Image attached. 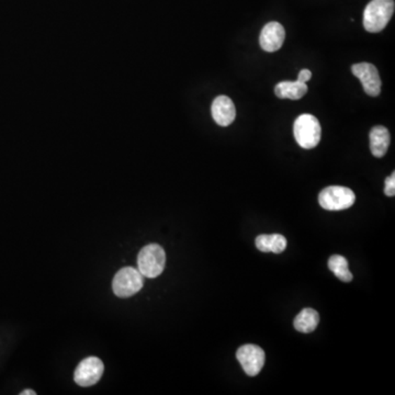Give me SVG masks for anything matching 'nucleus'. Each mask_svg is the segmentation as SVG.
Masks as SVG:
<instances>
[{
	"label": "nucleus",
	"mask_w": 395,
	"mask_h": 395,
	"mask_svg": "<svg viewBox=\"0 0 395 395\" xmlns=\"http://www.w3.org/2000/svg\"><path fill=\"white\" fill-rule=\"evenodd\" d=\"M394 8V0H371L363 11L366 30L371 33L382 31L392 18Z\"/></svg>",
	"instance_id": "1"
},
{
	"label": "nucleus",
	"mask_w": 395,
	"mask_h": 395,
	"mask_svg": "<svg viewBox=\"0 0 395 395\" xmlns=\"http://www.w3.org/2000/svg\"><path fill=\"white\" fill-rule=\"evenodd\" d=\"M295 141L302 149H314L322 138L320 121L312 114H301L293 124Z\"/></svg>",
	"instance_id": "2"
},
{
	"label": "nucleus",
	"mask_w": 395,
	"mask_h": 395,
	"mask_svg": "<svg viewBox=\"0 0 395 395\" xmlns=\"http://www.w3.org/2000/svg\"><path fill=\"white\" fill-rule=\"evenodd\" d=\"M166 254L159 244L143 247L138 256V266L143 277L156 278L164 272Z\"/></svg>",
	"instance_id": "3"
},
{
	"label": "nucleus",
	"mask_w": 395,
	"mask_h": 395,
	"mask_svg": "<svg viewBox=\"0 0 395 395\" xmlns=\"http://www.w3.org/2000/svg\"><path fill=\"white\" fill-rule=\"evenodd\" d=\"M356 201L353 190L346 187L330 186L323 189L319 196V203L328 211H342L352 207Z\"/></svg>",
	"instance_id": "4"
},
{
	"label": "nucleus",
	"mask_w": 395,
	"mask_h": 395,
	"mask_svg": "<svg viewBox=\"0 0 395 395\" xmlns=\"http://www.w3.org/2000/svg\"><path fill=\"white\" fill-rule=\"evenodd\" d=\"M143 274L133 267H124L116 272L112 282L114 295L120 297H128L135 295L143 288Z\"/></svg>",
	"instance_id": "5"
},
{
	"label": "nucleus",
	"mask_w": 395,
	"mask_h": 395,
	"mask_svg": "<svg viewBox=\"0 0 395 395\" xmlns=\"http://www.w3.org/2000/svg\"><path fill=\"white\" fill-rule=\"evenodd\" d=\"M104 370V363L99 358H86L79 363V367L76 368L74 380L81 387L87 388L99 382Z\"/></svg>",
	"instance_id": "6"
},
{
	"label": "nucleus",
	"mask_w": 395,
	"mask_h": 395,
	"mask_svg": "<svg viewBox=\"0 0 395 395\" xmlns=\"http://www.w3.org/2000/svg\"><path fill=\"white\" fill-rule=\"evenodd\" d=\"M236 358L246 375L255 377L265 365V352L256 345H244L237 350Z\"/></svg>",
	"instance_id": "7"
},
{
	"label": "nucleus",
	"mask_w": 395,
	"mask_h": 395,
	"mask_svg": "<svg viewBox=\"0 0 395 395\" xmlns=\"http://www.w3.org/2000/svg\"><path fill=\"white\" fill-rule=\"evenodd\" d=\"M354 75L363 83V91L371 97H377L381 93V79L377 67L370 63L355 64L352 67Z\"/></svg>",
	"instance_id": "8"
},
{
	"label": "nucleus",
	"mask_w": 395,
	"mask_h": 395,
	"mask_svg": "<svg viewBox=\"0 0 395 395\" xmlns=\"http://www.w3.org/2000/svg\"><path fill=\"white\" fill-rule=\"evenodd\" d=\"M286 31L285 28L279 22L267 23L262 28L260 33V43L262 50L266 52H276L281 48L282 44L285 42Z\"/></svg>",
	"instance_id": "9"
},
{
	"label": "nucleus",
	"mask_w": 395,
	"mask_h": 395,
	"mask_svg": "<svg viewBox=\"0 0 395 395\" xmlns=\"http://www.w3.org/2000/svg\"><path fill=\"white\" fill-rule=\"evenodd\" d=\"M211 112L214 121L221 126H231L236 116L234 104L227 96H219L214 99Z\"/></svg>",
	"instance_id": "10"
},
{
	"label": "nucleus",
	"mask_w": 395,
	"mask_h": 395,
	"mask_svg": "<svg viewBox=\"0 0 395 395\" xmlns=\"http://www.w3.org/2000/svg\"><path fill=\"white\" fill-rule=\"evenodd\" d=\"M391 136L388 128L382 126H375L370 131V149L373 156L381 159L388 152Z\"/></svg>",
	"instance_id": "11"
},
{
	"label": "nucleus",
	"mask_w": 395,
	"mask_h": 395,
	"mask_svg": "<svg viewBox=\"0 0 395 395\" xmlns=\"http://www.w3.org/2000/svg\"><path fill=\"white\" fill-rule=\"evenodd\" d=\"M307 83L300 81H281L274 87V93L280 99H291L299 100L303 98L307 93Z\"/></svg>",
	"instance_id": "12"
},
{
	"label": "nucleus",
	"mask_w": 395,
	"mask_h": 395,
	"mask_svg": "<svg viewBox=\"0 0 395 395\" xmlns=\"http://www.w3.org/2000/svg\"><path fill=\"white\" fill-rule=\"evenodd\" d=\"M257 248L262 253H274V254H280L287 248V239L281 234H262L257 236L256 242Z\"/></svg>",
	"instance_id": "13"
},
{
	"label": "nucleus",
	"mask_w": 395,
	"mask_h": 395,
	"mask_svg": "<svg viewBox=\"0 0 395 395\" xmlns=\"http://www.w3.org/2000/svg\"><path fill=\"white\" fill-rule=\"evenodd\" d=\"M319 323H320L319 313L313 309H304L297 315L293 325H295V328L297 332L309 334V333L315 330Z\"/></svg>",
	"instance_id": "14"
},
{
	"label": "nucleus",
	"mask_w": 395,
	"mask_h": 395,
	"mask_svg": "<svg viewBox=\"0 0 395 395\" xmlns=\"http://www.w3.org/2000/svg\"><path fill=\"white\" fill-rule=\"evenodd\" d=\"M328 268L330 272L344 282H350L353 280V274L349 272L348 262L345 257L340 255H334L328 260Z\"/></svg>",
	"instance_id": "15"
},
{
	"label": "nucleus",
	"mask_w": 395,
	"mask_h": 395,
	"mask_svg": "<svg viewBox=\"0 0 395 395\" xmlns=\"http://www.w3.org/2000/svg\"><path fill=\"white\" fill-rule=\"evenodd\" d=\"M384 194L388 196H394L395 194V173L385 179Z\"/></svg>",
	"instance_id": "16"
},
{
	"label": "nucleus",
	"mask_w": 395,
	"mask_h": 395,
	"mask_svg": "<svg viewBox=\"0 0 395 395\" xmlns=\"http://www.w3.org/2000/svg\"><path fill=\"white\" fill-rule=\"evenodd\" d=\"M311 79H312V72L309 69H302L297 76V81L300 83H307Z\"/></svg>",
	"instance_id": "17"
},
{
	"label": "nucleus",
	"mask_w": 395,
	"mask_h": 395,
	"mask_svg": "<svg viewBox=\"0 0 395 395\" xmlns=\"http://www.w3.org/2000/svg\"><path fill=\"white\" fill-rule=\"evenodd\" d=\"M36 392L32 390H25L23 392H21V395H36Z\"/></svg>",
	"instance_id": "18"
}]
</instances>
